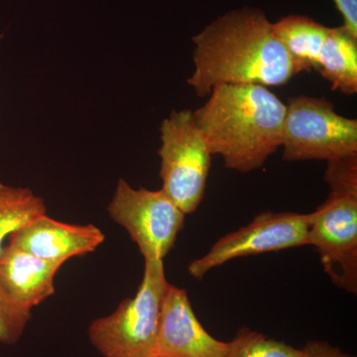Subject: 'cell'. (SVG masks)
Returning a JSON list of instances; mask_svg holds the SVG:
<instances>
[{"label": "cell", "mask_w": 357, "mask_h": 357, "mask_svg": "<svg viewBox=\"0 0 357 357\" xmlns=\"http://www.w3.org/2000/svg\"><path fill=\"white\" fill-rule=\"evenodd\" d=\"M195 70L188 84L199 98L222 84L284 86L294 76L291 58L273 34V23L255 7L222 14L192 37Z\"/></svg>", "instance_id": "1"}, {"label": "cell", "mask_w": 357, "mask_h": 357, "mask_svg": "<svg viewBox=\"0 0 357 357\" xmlns=\"http://www.w3.org/2000/svg\"><path fill=\"white\" fill-rule=\"evenodd\" d=\"M105 239L96 225H73L42 215L11 234L9 243L41 259L63 265L70 258L93 252Z\"/></svg>", "instance_id": "10"}, {"label": "cell", "mask_w": 357, "mask_h": 357, "mask_svg": "<svg viewBox=\"0 0 357 357\" xmlns=\"http://www.w3.org/2000/svg\"><path fill=\"white\" fill-rule=\"evenodd\" d=\"M317 72L347 96L357 93V38L344 26L328 29Z\"/></svg>", "instance_id": "13"}, {"label": "cell", "mask_w": 357, "mask_h": 357, "mask_svg": "<svg viewBox=\"0 0 357 357\" xmlns=\"http://www.w3.org/2000/svg\"><path fill=\"white\" fill-rule=\"evenodd\" d=\"M344 18V27L357 38V0H333Z\"/></svg>", "instance_id": "17"}, {"label": "cell", "mask_w": 357, "mask_h": 357, "mask_svg": "<svg viewBox=\"0 0 357 357\" xmlns=\"http://www.w3.org/2000/svg\"><path fill=\"white\" fill-rule=\"evenodd\" d=\"M61 267L9 243L0 252V287L14 303L31 311L55 293Z\"/></svg>", "instance_id": "11"}, {"label": "cell", "mask_w": 357, "mask_h": 357, "mask_svg": "<svg viewBox=\"0 0 357 357\" xmlns=\"http://www.w3.org/2000/svg\"><path fill=\"white\" fill-rule=\"evenodd\" d=\"M144 274L133 298L112 314L96 319L89 338L102 357H154L162 302L168 281L163 260H144Z\"/></svg>", "instance_id": "4"}, {"label": "cell", "mask_w": 357, "mask_h": 357, "mask_svg": "<svg viewBox=\"0 0 357 357\" xmlns=\"http://www.w3.org/2000/svg\"><path fill=\"white\" fill-rule=\"evenodd\" d=\"M192 114L208 151L230 170H257L281 147L286 105L266 86L218 84Z\"/></svg>", "instance_id": "2"}, {"label": "cell", "mask_w": 357, "mask_h": 357, "mask_svg": "<svg viewBox=\"0 0 357 357\" xmlns=\"http://www.w3.org/2000/svg\"><path fill=\"white\" fill-rule=\"evenodd\" d=\"M309 213L265 211L245 227L218 239L206 255L190 263L188 271L201 280L230 260L307 246Z\"/></svg>", "instance_id": "8"}, {"label": "cell", "mask_w": 357, "mask_h": 357, "mask_svg": "<svg viewBox=\"0 0 357 357\" xmlns=\"http://www.w3.org/2000/svg\"><path fill=\"white\" fill-rule=\"evenodd\" d=\"M330 195L309 213L307 246L337 288L357 293V154L328 162Z\"/></svg>", "instance_id": "3"}, {"label": "cell", "mask_w": 357, "mask_h": 357, "mask_svg": "<svg viewBox=\"0 0 357 357\" xmlns=\"http://www.w3.org/2000/svg\"><path fill=\"white\" fill-rule=\"evenodd\" d=\"M154 357H170V356H154Z\"/></svg>", "instance_id": "19"}, {"label": "cell", "mask_w": 357, "mask_h": 357, "mask_svg": "<svg viewBox=\"0 0 357 357\" xmlns=\"http://www.w3.org/2000/svg\"><path fill=\"white\" fill-rule=\"evenodd\" d=\"M107 211L137 244L144 260H163L168 255L185 217L163 190L133 189L123 178L117 183Z\"/></svg>", "instance_id": "7"}, {"label": "cell", "mask_w": 357, "mask_h": 357, "mask_svg": "<svg viewBox=\"0 0 357 357\" xmlns=\"http://www.w3.org/2000/svg\"><path fill=\"white\" fill-rule=\"evenodd\" d=\"M31 317L30 310L14 303L0 287V344L18 342Z\"/></svg>", "instance_id": "16"}, {"label": "cell", "mask_w": 357, "mask_h": 357, "mask_svg": "<svg viewBox=\"0 0 357 357\" xmlns=\"http://www.w3.org/2000/svg\"><path fill=\"white\" fill-rule=\"evenodd\" d=\"M307 357H356L321 340H312L303 347Z\"/></svg>", "instance_id": "18"}, {"label": "cell", "mask_w": 357, "mask_h": 357, "mask_svg": "<svg viewBox=\"0 0 357 357\" xmlns=\"http://www.w3.org/2000/svg\"><path fill=\"white\" fill-rule=\"evenodd\" d=\"M162 190L185 215L203 201L211 154L191 109L173 110L160 126Z\"/></svg>", "instance_id": "6"}, {"label": "cell", "mask_w": 357, "mask_h": 357, "mask_svg": "<svg viewBox=\"0 0 357 357\" xmlns=\"http://www.w3.org/2000/svg\"><path fill=\"white\" fill-rule=\"evenodd\" d=\"M330 27L305 15L285 16L273 23V34L293 63L295 75L318 69L319 53Z\"/></svg>", "instance_id": "12"}, {"label": "cell", "mask_w": 357, "mask_h": 357, "mask_svg": "<svg viewBox=\"0 0 357 357\" xmlns=\"http://www.w3.org/2000/svg\"><path fill=\"white\" fill-rule=\"evenodd\" d=\"M225 357H307L303 349L274 340L261 333L241 328L229 342Z\"/></svg>", "instance_id": "15"}, {"label": "cell", "mask_w": 357, "mask_h": 357, "mask_svg": "<svg viewBox=\"0 0 357 357\" xmlns=\"http://www.w3.org/2000/svg\"><path fill=\"white\" fill-rule=\"evenodd\" d=\"M42 215H46L43 198L28 188L0 183V252L6 238Z\"/></svg>", "instance_id": "14"}, {"label": "cell", "mask_w": 357, "mask_h": 357, "mask_svg": "<svg viewBox=\"0 0 357 357\" xmlns=\"http://www.w3.org/2000/svg\"><path fill=\"white\" fill-rule=\"evenodd\" d=\"M229 342H222L199 323L185 289L168 283L163 302L155 356L225 357Z\"/></svg>", "instance_id": "9"}, {"label": "cell", "mask_w": 357, "mask_h": 357, "mask_svg": "<svg viewBox=\"0 0 357 357\" xmlns=\"http://www.w3.org/2000/svg\"><path fill=\"white\" fill-rule=\"evenodd\" d=\"M286 161H335L357 154V121L325 98L299 96L286 105L282 145Z\"/></svg>", "instance_id": "5"}]
</instances>
